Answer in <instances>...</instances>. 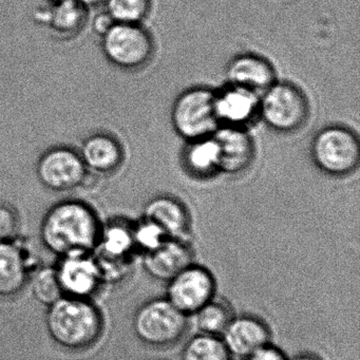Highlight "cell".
<instances>
[{"label":"cell","mask_w":360,"mask_h":360,"mask_svg":"<svg viewBox=\"0 0 360 360\" xmlns=\"http://www.w3.org/2000/svg\"><path fill=\"white\" fill-rule=\"evenodd\" d=\"M41 233L51 252L68 257L87 254L100 241L102 231L89 205L79 200H66L48 210Z\"/></svg>","instance_id":"1"},{"label":"cell","mask_w":360,"mask_h":360,"mask_svg":"<svg viewBox=\"0 0 360 360\" xmlns=\"http://www.w3.org/2000/svg\"><path fill=\"white\" fill-rule=\"evenodd\" d=\"M49 307L46 319L48 332L62 347L84 349L100 337L102 317L85 298L62 297Z\"/></svg>","instance_id":"2"},{"label":"cell","mask_w":360,"mask_h":360,"mask_svg":"<svg viewBox=\"0 0 360 360\" xmlns=\"http://www.w3.org/2000/svg\"><path fill=\"white\" fill-rule=\"evenodd\" d=\"M136 336L146 345L166 347L176 345L188 330V316L167 299H155L143 304L134 319Z\"/></svg>","instance_id":"3"},{"label":"cell","mask_w":360,"mask_h":360,"mask_svg":"<svg viewBox=\"0 0 360 360\" xmlns=\"http://www.w3.org/2000/svg\"><path fill=\"white\" fill-rule=\"evenodd\" d=\"M214 98L216 94L210 88H191L183 92L172 111V126L176 134L189 142L212 136L221 125Z\"/></svg>","instance_id":"4"},{"label":"cell","mask_w":360,"mask_h":360,"mask_svg":"<svg viewBox=\"0 0 360 360\" xmlns=\"http://www.w3.org/2000/svg\"><path fill=\"white\" fill-rule=\"evenodd\" d=\"M311 157L319 169L333 176H345L358 167L360 143L349 128L328 126L311 143Z\"/></svg>","instance_id":"5"},{"label":"cell","mask_w":360,"mask_h":360,"mask_svg":"<svg viewBox=\"0 0 360 360\" xmlns=\"http://www.w3.org/2000/svg\"><path fill=\"white\" fill-rule=\"evenodd\" d=\"M259 115L269 127L282 134L300 129L309 117L303 92L290 83H274L260 98Z\"/></svg>","instance_id":"6"},{"label":"cell","mask_w":360,"mask_h":360,"mask_svg":"<svg viewBox=\"0 0 360 360\" xmlns=\"http://www.w3.org/2000/svg\"><path fill=\"white\" fill-rule=\"evenodd\" d=\"M102 50L108 62L117 68L136 70L151 60L155 45L140 24L115 22L102 37Z\"/></svg>","instance_id":"7"},{"label":"cell","mask_w":360,"mask_h":360,"mask_svg":"<svg viewBox=\"0 0 360 360\" xmlns=\"http://www.w3.org/2000/svg\"><path fill=\"white\" fill-rule=\"evenodd\" d=\"M37 176L45 188L65 193L82 186L87 180L88 170L79 151L60 145L47 149L39 157Z\"/></svg>","instance_id":"8"},{"label":"cell","mask_w":360,"mask_h":360,"mask_svg":"<svg viewBox=\"0 0 360 360\" xmlns=\"http://www.w3.org/2000/svg\"><path fill=\"white\" fill-rule=\"evenodd\" d=\"M216 280L205 267L189 264L168 281L167 300L185 315H193L214 298Z\"/></svg>","instance_id":"9"},{"label":"cell","mask_w":360,"mask_h":360,"mask_svg":"<svg viewBox=\"0 0 360 360\" xmlns=\"http://www.w3.org/2000/svg\"><path fill=\"white\" fill-rule=\"evenodd\" d=\"M222 340L231 355L248 358L271 340L269 326L255 316H233L222 334Z\"/></svg>","instance_id":"10"},{"label":"cell","mask_w":360,"mask_h":360,"mask_svg":"<svg viewBox=\"0 0 360 360\" xmlns=\"http://www.w3.org/2000/svg\"><path fill=\"white\" fill-rule=\"evenodd\" d=\"M220 151V172L231 176L245 172L255 157L252 136L241 127L223 126L212 134Z\"/></svg>","instance_id":"11"},{"label":"cell","mask_w":360,"mask_h":360,"mask_svg":"<svg viewBox=\"0 0 360 360\" xmlns=\"http://www.w3.org/2000/svg\"><path fill=\"white\" fill-rule=\"evenodd\" d=\"M193 250L179 238H167L155 250L145 252L143 264L150 277L169 281L193 263Z\"/></svg>","instance_id":"12"},{"label":"cell","mask_w":360,"mask_h":360,"mask_svg":"<svg viewBox=\"0 0 360 360\" xmlns=\"http://www.w3.org/2000/svg\"><path fill=\"white\" fill-rule=\"evenodd\" d=\"M56 271L63 294L75 298L94 294L103 275L98 262L86 255L65 257Z\"/></svg>","instance_id":"13"},{"label":"cell","mask_w":360,"mask_h":360,"mask_svg":"<svg viewBox=\"0 0 360 360\" xmlns=\"http://www.w3.org/2000/svg\"><path fill=\"white\" fill-rule=\"evenodd\" d=\"M79 153L88 172L101 176L115 174L125 158L121 143L105 132L88 136L82 143Z\"/></svg>","instance_id":"14"},{"label":"cell","mask_w":360,"mask_h":360,"mask_svg":"<svg viewBox=\"0 0 360 360\" xmlns=\"http://www.w3.org/2000/svg\"><path fill=\"white\" fill-rule=\"evenodd\" d=\"M260 96L245 88L231 86L216 94L214 106L219 122L225 126L241 127L259 112Z\"/></svg>","instance_id":"15"},{"label":"cell","mask_w":360,"mask_h":360,"mask_svg":"<svg viewBox=\"0 0 360 360\" xmlns=\"http://www.w3.org/2000/svg\"><path fill=\"white\" fill-rule=\"evenodd\" d=\"M226 77L231 86L250 91H265L276 83L273 66L256 54H242L233 58L226 69Z\"/></svg>","instance_id":"16"},{"label":"cell","mask_w":360,"mask_h":360,"mask_svg":"<svg viewBox=\"0 0 360 360\" xmlns=\"http://www.w3.org/2000/svg\"><path fill=\"white\" fill-rule=\"evenodd\" d=\"M145 219L155 223L169 238L183 239L188 233L191 218L188 210L179 200L160 195L145 206Z\"/></svg>","instance_id":"17"},{"label":"cell","mask_w":360,"mask_h":360,"mask_svg":"<svg viewBox=\"0 0 360 360\" xmlns=\"http://www.w3.org/2000/svg\"><path fill=\"white\" fill-rule=\"evenodd\" d=\"M43 15V22L56 37L71 39L85 27L88 8L79 0H60L52 3V7Z\"/></svg>","instance_id":"18"},{"label":"cell","mask_w":360,"mask_h":360,"mask_svg":"<svg viewBox=\"0 0 360 360\" xmlns=\"http://www.w3.org/2000/svg\"><path fill=\"white\" fill-rule=\"evenodd\" d=\"M26 281V262L20 248L10 242H0V296H14Z\"/></svg>","instance_id":"19"},{"label":"cell","mask_w":360,"mask_h":360,"mask_svg":"<svg viewBox=\"0 0 360 360\" xmlns=\"http://www.w3.org/2000/svg\"><path fill=\"white\" fill-rule=\"evenodd\" d=\"M183 159L193 176L207 178L220 172V151L212 136L189 142Z\"/></svg>","instance_id":"20"},{"label":"cell","mask_w":360,"mask_h":360,"mask_svg":"<svg viewBox=\"0 0 360 360\" xmlns=\"http://www.w3.org/2000/svg\"><path fill=\"white\" fill-rule=\"evenodd\" d=\"M195 316V326L200 332L220 337L233 318L231 307L225 301L212 299L199 309Z\"/></svg>","instance_id":"21"},{"label":"cell","mask_w":360,"mask_h":360,"mask_svg":"<svg viewBox=\"0 0 360 360\" xmlns=\"http://www.w3.org/2000/svg\"><path fill=\"white\" fill-rule=\"evenodd\" d=\"M222 338L212 335H195L189 339L182 352V360H231Z\"/></svg>","instance_id":"22"},{"label":"cell","mask_w":360,"mask_h":360,"mask_svg":"<svg viewBox=\"0 0 360 360\" xmlns=\"http://www.w3.org/2000/svg\"><path fill=\"white\" fill-rule=\"evenodd\" d=\"M134 246V229L123 223L109 225L102 237L103 257L117 262L124 259Z\"/></svg>","instance_id":"23"},{"label":"cell","mask_w":360,"mask_h":360,"mask_svg":"<svg viewBox=\"0 0 360 360\" xmlns=\"http://www.w3.org/2000/svg\"><path fill=\"white\" fill-rule=\"evenodd\" d=\"M105 6L115 22L140 24L150 10V0H106Z\"/></svg>","instance_id":"24"},{"label":"cell","mask_w":360,"mask_h":360,"mask_svg":"<svg viewBox=\"0 0 360 360\" xmlns=\"http://www.w3.org/2000/svg\"><path fill=\"white\" fill-rule=\"evenodd\" d=\"M33 295L39 302L51 305L63 297L56 269H43L37 271L32 281Z\"/></svg>","instance_id":"25"},{"label":"cell","mask_w":360,"mask_h":360,"mask_svg":"<svg viewBox=\"0 0 360 360\" xmlns=\"http://www.w3.org/2000/svg\"><path fill=\"white\" fill-rule=\"evenodd\" d=\"M167 238L169 237L158 225L146 219L134 229V245L142 248L144 252L155 250Z\"/></svg>","instance_id":"26"},{"label":"cell","mask_w":360,"mask_h":360,"mask_svg":"<svg viewBox=\"0 0 360 360\" xmlns=\"http://www.w3.org/2000/svg\"><path fill=\"white\" fill-rule=\"evenodd\" d=\"M18 229V214L12 208L0 205V242L12 241Z\"/></svg>","instance_id":"27"},{"label":"cell","mask_w":360,"mask_h":360,"mask_svg":"<svg viewBox=\"0 0 360 360\" xmlns=\"http://www.w3.org/2000/svg\"><path fill=\"white\" fill-rule=\"evenodd\" d=\"M248 360H288L283 352L267 343L252 354Z\"/></svg>","instance_id":"28"},{"label":"cell","mask_w":360,"mask_h":360,"mask_svg":"<svg viewBox=\"0 0 360 360\" xmlns=\"http://www.w3.org/2000/svg\"><path fill=\"white\" fill-rule=\"evenodd\" d=\"M115 22L110 15L105 12V13L100 14L94 18V22H92V29H94V33L102 37L103 35L106 34L107 31L112 27Z\"/></svg>","instance_id":"29"},{"label":"cell","mask_w":360,"mask_h":360,"mask_svg":"<svg viewBox=\"0 0 360 360\" xmlns=\"http://www.w3.org/2000/svg\"><path fill=\"white\" fill-rule=\"evenodd\" d=\"M79 1L82 5L85 6L86 8H92L105 4L106 0H79Z\"/></svg>","instance_id":"30"},{"label":"cell","mask_w":360,"mask_h":360,"mask_svg":"<svg viewBox=\"0 0 360 360\" xmlns=\"http://www.w3.org/2000/svg\"><path fill=\"white\" fill-rule=\"evenodd\" d=\"M290 360H320L319 358L309 354H302V355L296 356Z\"/></svg>","instance_id":"31"},{"label":"cell","mask_w":360,"mask_h":360,"mask_svg":"<svg viewBox=\"0 0 360 360\" xmlns=\"http://www.w3.org/2000/svg\"><path fill=\"white\" fill-rule=\"evenodd\" d=\"M51 3H56V1H60V0H50Z\"/></svg>","instance_id":"32"}]
</instances>
